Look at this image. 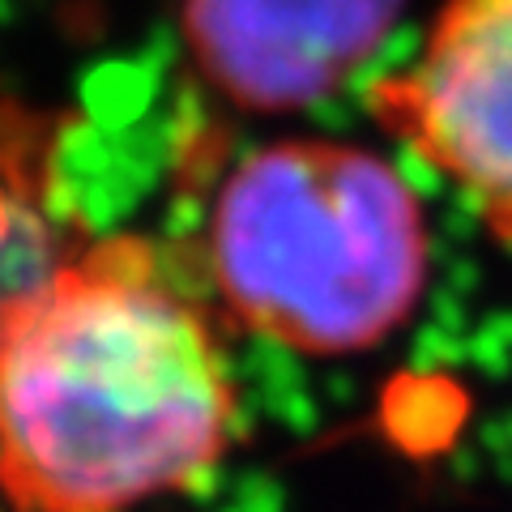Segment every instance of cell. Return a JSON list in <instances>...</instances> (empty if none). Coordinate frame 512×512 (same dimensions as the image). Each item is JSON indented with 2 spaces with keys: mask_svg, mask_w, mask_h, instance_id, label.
<instances>
[{
  "mask_svg": "<svg viewBox=\"0 0 512 512\" xmlns=\"http://www.w3.org/2000/svg\"><path fill=\"white\" fill-rule=\"evenodd\" d=\"M210 320L137 235L86 239L0 342V487L26 512H124L235 440Z\"/></svg>",
  "mask_w": 512,
  "mask_h": 512,
  "instance_id": "obj_1",
  "label": "cell"
},
{
  "mask_svg": "<svg viewBox=\"0 0 512 512\" xmlns=\"http://www.w3.org/2000/svg\"><path fill=\"white\" fill-rule=\"evenodd\" d=\"M205 261L239 325L299 355H363L410 325L431 282V227L397 158L291 137L218 188Z\"/></svg>",
  "mask_w": 512,
  "mask_h": 512,
  "instance_id": "obj_2",
  "label": "cell"
},
{
  "mask_svg": "<svg viewBox=\"0 0 512 512\" xmlns=\"http://www.w3.org/2000/svg\"><path fill=\"white\" fill-rule=\"evenodd\" d=\"M367 99L384 133L512 252V0H440L410 60Z\"/></svg>",
  "mask_w": 512,
  "mask_h": 512,
  "instance_id": "obj_3",
  "label": "cell"
},
{
  "mask_svg": "<svg viewBox=\"0 0 512 512\" xmlns=\"http://www.w3.org/2000/svg\"><path fill=\"white\" fill-rule=\"evenodd\" d=\"M402 0H184L201 73L252 111L312 107L376 60Z\"/></svg>",
  "mask_w": 512,
  "mask_h": 512,
  "instance_id": "obj_4",
  "label": "cell"
},
{
  "mask_svg": "<svg viewBox=\"0 0 512 512\" xmlns=\"http://www.w3.org/2000/svg\"><path fill=\"white\" fill-rule=\"evenodd\" d=\"M69 214L52 197V137L35 116L0 111V342L77 256Z\"/></svg>",
  "mask_w": 512,
  "mask_h": 512,
  "instance_id": "obj_5",
  "label": "cell"
}]
</instances>
